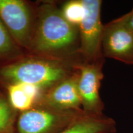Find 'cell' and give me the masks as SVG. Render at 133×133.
<instances>
[{"instance_id": "cell-2", "label": "cell", "mask_w": 133, "mask_h": 133, "mask_svg": "<svg viewBox=\"0 0 133 133\" xmlns=\"http://www.w3.org/2000/svg\"><path fill=\"white\" fill-rule=\"evenodd\" d=\"M78 64L27 53L14 62L0 66V84L6 87L15 83H27L44 92L71 75Z\"/></svg>"}, {"instance_id": "cell-11", "label": "cell", "mask_w": 133, "mask_h": 133, "mask_svg": "<svg viewBox=\"0 0 133 133\" xmlns=\"http://www.w3.org/2000/svg\"><path fill=\"white\" fill-rule=\"evenodd\" d=\"M25 54L0 19V66L14 62Z\"/></svg>"}, {"instance_id": "cell-3", "label": "cell", "mask_w": 133, "mask_h": 133, "mask_svg": "<svg viewBox=\"0 0 133 133\" xmlns=\"http://www.w3.org/2000/svg\"><path fill=\"white\" fill-rule=\"evenodd\" d=\"M84 112L62 110L41 104L19 112L16 123L17 133H59Z\"/></svg>"}, {"instance_id": "cell-12", "label": "cell", "mask_w": 133, "mask_h": 133, "mask_svg": "<svg viewBox=\"0 0 133 133\" xmlns=\"http://www.w3.org/2000/svg\"><path fill=\"white\" fill-rule=\"evenodd\" d=\"M19 113L10 104L7 95L0 92V133H17Z\"/></svg>"}, {"instance_id": "cell-9", "label": "cell", "mask_w": 133, "mask_h": 133, "mask_svg": "<svg viewBox=\"0 0 133 133\" xmlns=\"http://www.w3.org/2000/svg\"><path fill=\"white\" fill-rule=\"evenodd\" d=\"M116 123L105 114L93 115L84 112L59 133H116Z\"/></svg>"}, {"instance_id": "cell-7", "label": "cell", "mask_w": 133, "mask_h": 133, "mask_svg": "<svg viewBox=\"0 0 133 133\" xmlns=\"http://www.w3.org/2000/svg\"><path fill=\"white\" fill-rule=\"evenodd\" d=\"M101 50L104 58L133 65V31L122 16L104 25Z\"/></svg>"}, {"instance_id": "cell-6", "label": "cell", "mask_w": 133, "mask_h": 133, "mask_svg": "<svg viewBox=\"0 0 133 133\" xmlns=\"http://www.w3.org/2000/svg\"><path fill=\"white\" fill-rule=\"evenodd\" d=\"M104 61L81 62L76 66L78 70V88L81 108L88 114H104V104L100 96L99 89L104 76L102 70Z\"/></svg>"}, {"instance_id": "cell-13", "label": "cell", "mask_w": 133, "mask_h": 133, "mask_svg": "<svg viewBox=\"0 0 133 133\" xmlns=\"http://www.w3.org/2000/svg\"><path fill=\"white\" fill-rule=\"evenodd\" d=\"M64 19L73 25L78 27L84 15V8L82 0L66 1L61 8Z\"/></svg>"}, {"instance_id": "cell-10", "label": "cell", "mask_w": 133, "mask_h": 133, "mask_svg": "<svg viewBox=\"0 0 133 133\" xmlns=\"http://www.w3.org/2000/svg\"><path fill=\"white\" fill-rule=\"evenodd\" d=\"M6 88L10 104L19 112L28 110L36 105L43 93L39 88L27 83H15Z\"/></svg>"}, {"instance_id": "cell-4", "label": "cell", "mask_w": 133, "mask_h": 133, "mask_svg": "<svg viewBox=\"0 0 133 133\" xmlns=\"http://www.w3.org/2000/svg\"><path fill=\"white\" fill-rule=\"evenodd\" d=\"M0 19L20 47L29 52L36 21V11L22 0H0Z\"/></svg>"}, {"instance_id": "cell-1", "label": "cell", "mask_w": 133, "mask_h": 133, "mask_svg": "<svg viewBox=\"0 0 133 133\" xmlns=\"http://www.w3.org/2000/svg\"><path fill=\"white\" fill-rule=\"evenodd\" d=\"M79 28L64 19L54 3H44L36 11V21L29 54L83 62L79 54Z\"/></svg>"}, {"instance_id": "cell-14", "label": "cell", "mask_w": 133, "mask_h": 133, "mask_svg": "<svg viewBox=\"0 0 133 133\" xmlns=\"http://www.w3.org/2000/svg\"><path fill=\"white\" fill-rule=\"evenodd\" d=\"M122 17L126 24L133 31V7L129 12L123 16Z\"/></svg>"}, {"instance_id": "cell-5", "label": "cell", "mask_w": 133, "mask_h": 133, "mask_svg": "<svg viewBox=\"0 0 133 133\" xmlns=\"http://www.w3.org/2000/svg\"><path fill=\"white\" fill-rule=\"evenodd\" d=\"M84 15L79 28V54L83 62L105 61L101 50L104 25L101 12V0H82Z\"/></svg>"}, {"instance_id": "cell-8", "label": "cell", "mask_w": 133, "mask_h": 133, "mask_svg": "<svg viewBox=\"0 0 133 133\" xmlns=\"http://www.w3.org/2000/svg\"><path fill=\"white\" fill-rule=\"evenodd\" d=\"M78 70L43 93L37 104L62 110H80V97L78 88Z\"/></svg>"}]
</instances>
